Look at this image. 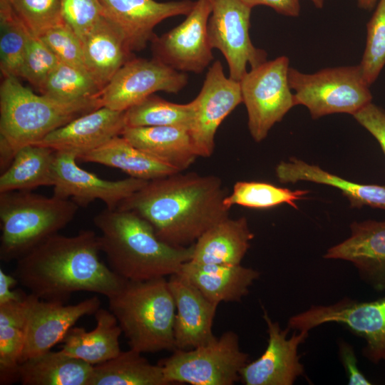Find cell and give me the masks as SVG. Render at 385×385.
Here are the masks:
<instances>
[{
  "mask_svg": "<svg viewBox=\"0 0 385 385\" xmlns=\"http://www.w3.org/2000/svg\"><path fill=\"white\" fill-rule=\"evenodd\" d=\"M226 196L219 177L179 172L148 181L116 209L138 214L165 243L187 247L229 217Z\"/></svg>",
  "mask_w": 385,
  "mask_h": 385,
  "instance_id": "6da1fadb",
  "label": "cell"
},
{
  "mask_svg": "<svg viewBox=\"0 0 385 385\" xmlns=\"http://www.w3.org/2000/svg\"><path fill=\"white\" fill-rule=\"evenodd\" d=\"M99 236L83 230L74 236L56 234L17 261L15 277L40 299L65 302L76 292L107 298L127 280L101 262Z\"/></svg>",
  "mask_w": 385,
  "mask_h": 385,
  "instance_id": "7a4b0ae2",
  "label": "cell"
},
{
  "mask_svg": "<svg viewBox=\"0 0 385 385\" xmlns=\"http://www.w3.org/2000/svg\"><path fill=\"white\" fill-rule=\"evenodd\" d=\"M101 232V251L108 267L128 281H144L178 273L191 260L194 244L174 247L160 240L153 227L130 210L106 208L93 218Z\"/></svg>",
  "mask_w": 385,
  "mask_h": 385,
  "instance_id": "3957f363",
  "label": "cell"
},
{
  "mask_svg": "<svg viewBox=\"0 0 385 385\" xmlns=\"http://www.w3.org/2000/svg\"><path fill=\"white\" fill-rule=\"evenodd\" d=\"M98 98L61 102L34 93L17 77H3L0 87L1 172L9 168L20 148L39 143L72 120L101 108Z\"/></svg>",
  "mask_w": 385,
  "mask_h": 385,
  "instance_id": "277c9868",
  "label": "cell"
},
{
  "mask_svg": "<svg viewBox=\"0 0 385 385\" xmlns=\"http://www.w3.org/2000/svg\"><path fill=\"white\" fill-rule=\"evenodd\" d=\"M108 299L130 349L141 354L175 349V304L165 277L127 280Z\"/></svg>",
  "mask_w": 385,
  "mask_h": 385,
  "instance_id": "5b68a950",
  "label": "cell"
},
{
  "mask_svg": "<svg viewBox=\"0 0 385 385\" xmlns=\"http://www.w3.org/2000/svg\"><path fill=\"white\" fill-rule=\"evenodd\" d=\"M79 206L31 191L0 193V259L18 260L69 224Z\"/></svg>",
  "mask_w": 385,
  "mask_h": 385,
  "instance_id": "8992f818",
  "label": "cell"
},
{
  "mask_svg": "<svg viewBox=\"0 0 385 385\" xmlns=\"http://www.w3.org/2000/svg\"><path fill=\"white\" fill-rule=\"evenodd\" d=\"M288 80L295 105L305 106L313 119L334 113L353 115L373 98L359 64L326 68L313 73L289 67Z\"/></svg>",
  "mask_w": 385,
  "mask_h": 385,
  "instance_id": "52a82bcc",
  "label": "cell"
},
{
  "mask_svg": "<svg viewBox=\"0 0 385 385\" xmlns=\"http://www.w3.org/2000/svg\"><path fill=\"white\" fill-rule=\"evenodd\" d=\"M173 351L160 363L168 385H232L240 380L241 370L249 358L233 331L225 332L205 345Z\"/></svg>",
  "mask_w": 385,
  "mask_h": 385,
  "instance_id": "ba28073f",
  "label": "cell"
},
{
  "mask_svg": "<svg viewBox=\"0 0 385 385\" xmlns=\"http://www.w3.org/2000/svg\"><path fill=\"white\" fill-rule=\"evenodd\" d=\"M289 67L288 57L281 56L250 68L240 81L248 129L255 142L262 141L296 106L288 80Z\"/></svg>",
  "mask_w": 385,
  "mask_h": 385,
  "instance_id": "9c48e42d",
  "label": "cell"
},
{
  "mask_svg": "<svg viewBox=\"0 0 385 385\" xmlns=\"http://www.w3.org/2000/svg\"><path fill=\"white\" fill-rule=\"evenodd\" d=\"M327 323H337L362 337V355L377 364L385 360V296L369 302L344 297L330 305H312L292 316L289 329L307 331Z\"/></svg>",
  "mask_w": 385,
  "mask_h": 385,
  "instance_id": "30bf717a",
  "label": "cell"
},
{
  "mask_svg": "<svg viewBox=\"0 0 385 385\" xmlns=\"http://www.w3.org/2000/svg\"><path fill=\"white\" fill-rule=\"evenodd\" d=\"M212 11L207 23L210 46L218 49L229 68V77L240 81L247 66L255 68L267 60V53L255 47L250 36L252 9L240 0H210Z\"/></svg>",
  "mask_w": 385,
  "mask_h": 385,
  "instance_id": "8fae6325",
  "label": "cell"
},
{
  "mask_svg": "<svg viewBox=\"0 0 385 385\" xmlns=\"http://www.w3.org/2000/svg\"><path fill=\"white\" fill-rule=\"evenodd\" d=\"M188 76L158 59L133 58L113 76L99 95L101 107L125 111L158 91L178 93Z\"/></svg>",
  "mask_w": 385,
  "mask_h": 385,
  "instance_id": "7c38bea8",
  "label": "cell"
},
{
  "mask_svg": "<svg viewBox=\"0 0 385 385\" xmlns=\"http://www.w3.org/2000/svg\"><path fill=\"white\" fill-rule=\"evenodd\" d=\"M210 0H197L192 11L179 25L151 40L153 57L180 72L200 73L213 60L207 23Z\"/></svg>",
  "mask_w": 385,
  "mask_h": 385,
  "instance_id": "4fadbf2b",
  "label": "cell"
},
{
  "mask_svg": "<svg viewBox=\"0 0 385 385\" xmlns=\"http://www.w3.org/2000/svg\"><path fill=\"white\" fill-rule=\"evenodd\" d=\"M76 155L56 152L53 168V195L71 200L79 207H86L96 200L108 209H116L125 199L142 188L147 180L129 177L108 180L80 168Z\"/></svg>",
  "mask_w": 385,
  "mask_h": 385,
  "instance_id": "5bb4252c",
  "label": "cell"
},
{
  "mask_svg": "<svg viewBox=\"0 0 385 385\" xmlns=\"http://www.w3.org/2000/svg\"><path fill=\"white\" fill-rule=\"evenodd\" d=\"M194 101L195 117L190 134L198 157L208 158L214 152L218 127L242 102L240 81L226 77L221 62L215 61Z\"/></svg>",
  "mask_w": 385,
  "mask_h": 385,
  "instance_id": "9a60e30c",
  "label": "cell"
},
{
  "mask_svg": "<svg viewBox=\"0 0 385 385\" xmlns=\"http://www.w3.org/2000/svg\"><path fill=\"white\" fill-rule=\"evenodd\" d=\"M263 319L268 334L267 346L258 359L247 362L242 368L240 380L246 385H292L304 372L298 349L308 337L309 332H295L287 338L290 329H282L265 309Z\"/></svg>",
  "mask_w": 385,
  "mask_h": 385,
  "instance_id": "2e32d148",
  "label": "cell"
},
{
  "mask_svg": "<svg viewBox=\"0 0 385 385\" xmlns=\"http://www.w3.org/2000/svg\"><path fill=\"white\" fill-rule=\"evenodd\" d=\"M100 306L97 297L67 305L62 302L40 299L30 294L26 341L20 364L50 351L63 342L80 318L94 314Z\"/></svg>",
  "mask_w": 385,
  "mask_h": 385,
  "instance_id": "e0dca14e",
  "label": "cell"
},
{
  "mask_svg": "<svg viewBox=\"0 0 385 385\" xmlns=\"http://www.w3.org/2000/svg\"><path fill=\"white\" fill-rule=\"evenodd\" d=\"M103 16L123 34L131 52L144 49L155 34L154 28L165 19L187 16L195 1L98 0Z\"/></svg>",
  "mask_w": 385,
  "mask_h": 385,
  "instance_id": "ac0fdd59",
  "label": "cell"
},
{
  "mask_svg": "<svg viewBox=\"0 0 385 385\" xmlns=\"http://www.w3.org/2000/svg\"><path fill=\"white\" fill-rule=\"evenodd\" d=\"M168 282L175 304V349H192L216 339L212 324L218 304L179 273L170 275Z\"/></svg>",
  "mask_w": 385,
  "mask_h": 385,
  "instance_id": "d6986e66",
  "label": "cell"
},
{
  "mask_svg": "<svg viewBox=\"0 0 385 385\" xmlns=\"http://www.w3.org/2000/svg\"><path fill=\"white\" fill-rule=\"evenodd\" d=\"M126 126L125 111L101 107L53 130L36 145L78 158L121 135Z\"/></svg>",
  "mask_w": 385,
  "mask_h": 385,
  "instance_id": "ffe728a7",
  "label": "cell"
},
{
  "mask_svg": "<svg viewBox=\"0 0 385 385\" xmlns=\"http://www.w3.org/2000/svg\"><path fill=\"white\" fill-rule=\"evenodd\" d=\"M351 235L324 255L349 262L362 280L377 292L385 291V220L353 222Z\"/></svg>",
  "mask_w": 385,
  "mask_h": 385,
  "instance_id": "44dd1931",
  "label": "cell"
},
{
  "mask_svg": "<svg viewBox=\"0 0 385 385\" xmlns=\"http://www.w3.org/2000/svg\"><path fill=\"white\" fill-rule=\"evenodd\" d=\"M178 273L217 304L240 302L260 274L241 265L201 264L190 260L184 263Z\"/></svg>",
  "mask_w": 385,
  "mask_h": 385,
  "instance_id": "7402d4cb",
  "label": "cell"
},
{
  "mask_svg": "<svg viewBox=\"0 0 385 385\" xmlns=\"http://www.w3.org/2000/svg\"><path fill=\"white\" fill-rule=\"evenodd\" d=\"M86 70L102 89L132 53L120 30L103 16L81 39Z\"/></svg>",
  "mask_w": 385,
  "mask_h": 385,
  "instance_id": "603a6c76",
  "label": "cell"
},
{
  "mask_svg": "<svg viewBox=\"0 0 385 385\" xmlns=\"http://www.w3.org/2000/svg\"><path fill=\"white\" fill-rule=\"evenodd\" d=\"M129 143L181 172L198 157L190 131L175 126L125 127L122 135Z\"/></svg>",
  "mask_w": 385,
  "mask_h": 385,
  "instance_id": "cb8c5ba5",
  "label": "cell"
},
{
  "mask_svg": "<svg viewBox=\"0 0 385 385\" xmlns=\"http://www.w3.org/2000/svg\"><path fill=\"white\" fill-rule=\"evenodd\" d=\"M275 173L282 183L307 181L336 188L347 197L353 207L369 206L385 210V185L347 180L297 158L281 161L276 166Z\"/></svg>",
  "mask_w": 385,
  "mask_h": 385,
  "instance_id": "d4e9b609",
  "label": "cell"
},
{
  "mask_svg": "<svg viewBox=\"0 0 385 385\" xmlns=\"http://www.w3.org/2000/svg\"><path fill=\"white\" fill-rule=\"evenodd\" d=\"M253 237L245 217H227L197 240L190 261L201 264L240 265Z\"/></svg>",
  "mask_w": 385,
  "mask_h": 385,
  "instance_id": "484cf974",
  "label": "cell"
},
{
  "mask_svg": "<svg viewBox=\"0 0 385 385\" xmlns=\"http://www.w3.org/2000/svg\"><path fill=\"white\" fill-rule=\"evenodd\" d=\"M96 327L87 332L84 328L71 327L64 339L61 351L91 365L107 361L120 353L119 338L122 330L114 314L99 308L94 314Z\"/></svg>",
  "mask_w": 385,
  "mask_h": 385,
  "instance_id": "4316f807",
  "label": "cell"
},
{
  "mask_svg": "<svg viewBox=\"0 0 385 385\" xmlns=\"http://www.w3.org/2000/svg\"><path fill=\"white\" fill-rule=\"evenodd\" d=\"M77 160L115 168L130 177L147 181L179 173L136 148L122 135L113 138L101 147L79 156Z\"/></svg>",
  "mask_w": 385,
  "mask_h": 385,
  "instance_id": "83f0119b",
  "label": "cell"
},
{
  "mask_svg": "<svg viewBox=\"0 0 385 385\" xmlns=\"http://www.w3.org/2000/svg\"><path fill=\"white\" fill-rule=\"evenodd\" d=\"M93 365L61 350L48 351L19 364L23 385H88Z\"/></svg>",
  "mask_w": 385,
  "mask_h": 385,
  "instance_id": "f1b7e54d",
  "label": "cell"
},
{
  "mask_svg": "<svg viewBox=\"0 0 385 385\" xmlns=\"http://www.w3.org/2000/svg\"><path fill=\"white\" fill-rule=\"evenodd\" d=\"M56 154L54 150L36 144L20 148L11 165L1 174L0 193L53 186Z\"/></svg>",
  "mask_w": 385,
  "mask_h": 385,
  "instance_id": "f546056e",
  "label": "cell"
},
{
  "mask_svg": "<svg viewBox=\"0 0 385 385\" xmlns=\"http://www.w3.org/2000/svg\"><path fill=\"white\" fill-rule=\"evenodd\" d=\"M30 294L21 301L0 304V384L19 381L24 348Z\"/></svg>",
  "mask_w": 385,
  "mask_h": 385,
  "instance_id": "4dcf8cb0",
  "label": "cell"
},
{
  "mask_svg": "<svg viewBox=\"0 0 385 385\" xmlns=\"http://www.w3.org/2000/svg\"><path fill=\"white\" fill-rule=\"evenodd\" d=\"M88 385H168L163 367L150 364L141 353L130 349L93 365Z\"/></svg>",
  "mask_w": 385,
  "mask_h": 385,
  "instance_id": "1f68e13d",
  "label": "cell"
},
{
  "mask_svg": "<svg viewBox=\"0 0 385 385\" xmlns=\"http://www.w3.org/2000/svg\"><path fill=\"white\" fill-rule=\"evenodd\" d=\"M195 117L194 100L186 104H178L155 94L125 111L128 127L175 126L190 131Z\"/></svg>",
  "mask_w": 385,
  "mask_h": 385,
  "instance_id": "d6a6232c",
  "label": "cell"
},
{
  "mask_svg": "<svg viewBox=\"0 0 385 385\" xmlns=\"http://www.w3.org/2000/svg\"><path fill=\"white\" fill-rule=\"evenodd\" d=\"M102 88L83 68L59 61L40 93L64 103L98 98Z\"/></svg>",
  "mask_w": 385,
  "mask_h": 385,
  "instance_id": "836d02e7",
  "label": "cell"
},
{
  "mask_svg": "<svg viewBox=\"0 0 385 385\" xmlns=\"http://www.w3.org/2000/svg\"><path fill=\"white\" fill-rule=\"evenodd\" d=\"M31 32L8 0H0V69L3 77L20 78Z\"/></svg>",
  "mask_w": 385,
  "mask_h": 385,
  "instance_id": "e575fe53",
  "label": "cell"
},
{
  "mask_svg": "<svg viewBox=\"0 0 385 385\" xmlns=\"http://www.w3.org/2000/svg\"><path fill=\"white\" fill-rule=\"evenodd\" d=\"M308 190H291L274 185L257 181H238L232 192L224 199L228 208L241 205L257 209H267L287 203L297 209L296 202L305 198Z\"/></svg>",
  "mask_w": 385,
  "mask_h": 385,
  "instance_id": "d590c367",
  "label": "cell"
},
{
  "mask_svg": "<svg viewBox=\"0 0 385 385\" xmlns=\"http://www.w3.org/2000/svg\"><path fill=\"white\" fill-rule=\"evenodd\" d=\"M362 77L370 86L385 66V0H379L366 24V41L359 64Z\"/></svg>",
  "mask_w": 385,
  "mask_h": 385,
  "instance_id": "8d00e7d4",
  "label": "cell"
},
{
  "mask_svg": "<svg viewBox=\"0 0 385 385\" xmlns=\"http://www.w3.org/2000/svg\"><path fill=\"white\" fill-rule=\"evenodd\" d=\"M27 29L40 36L46 30L65 22L62 0H8Z\"/></svg>",
  "mask_w": 385,
  "mask_h": 385,
  "instance_id": "74e56055",
  "label": "cell"
},
{
  "mask_svg": "<svg viewBox=\"0 0 385 385\" xmlns=\"http://www.w3.org/2000/svg\"><path fill=\"white\" fill-rule=\"evenodd\" d=\"M59 61L39 36L31 34L20 78L26 80L40 91Z\"/></svg>",
  "mask_w": 385,
  "mask_h": 385,
  "instance_id": "f35d334b",
  "label": "cell"
},
{
  "mask_svg": "<svg viewBox=\"0 0 385 385\" xmlns=\"http://www.w3.org/2000/svg\"><path fill=\"white\" fill-rule=\"evenodd\" d=\"M39 37L60 61L86 69L81 41L66 22L46 30Z\"/></svg>",
  "mask_w": 385,
  "mask_h": 385,
  "instance_id": "ab89813d",
  "label": "cell"
},
{
  "mask_svg": "<svg viewBox=\"0 0 385 385\" xmlns=\"http://www.w3.org/2000/svg\"><path fill=\"white\" fill-rule=\"evenodd\" d=\"M62 13L81 41L104 16L98 0H62Z\"/></svg>",
  "mask_w": 385,
  "mask_h": 385,
  "instance_id": "60d3db41",
  "label": "cell"
},
{
  "mask_svg": "<svg viewBox=\"0 0 385 385\" xmlns=\"http://www.w3.org/2000/svg\"><path fill=\"white\" fill-rule=\"evenodd\" d=\"M353 117L374 137L385 155V111L371 102Z\"/></svg>",
  "mask_w": 385,
  "mask_h": 385,
  "instance_id": "b9f144b4",
  "label": "cell"
},
{
  "mask_svg": "<svg viewBox=\"0 0 385 385\" xmlns=\"http://www.w3.org/2000/svg\"><path fill=\"white\" fill-rule=\"evenodd\" d=\"M338 345L339 355L346 372L349 384H371L358 368L357 360L353 346L342 339L338 343Z\"/></svg>",
  "mask_w": 385,
  "mask_h": 385,
  "instance_id": "7bdbcfd3",
  "label": "cell"
},
{
  "mask_svg": "<svg viewBox=\"0 0 385 385\" xmlns=\"http://www.w3.org/2000/svg\"><path fill=\"white\" fill-rule=\"evenodd\" d=\"M248 7L252 9L259 5L267 6L277 13L289 17H297L300 13L299 0H240Z\"/></svg>",
  "mask_w": 385,
  "mask_h": 385,
  "instance_id": "ee69618b",
  "label": "cell"
},
{
  "mask_svg": "<svg viewBox=\"0 0 385 385\" xmlns=\"http://www.w3.org/2000/svg\"><path fill=\"white\" fill-rule=\"evenodd\" d=\"M19 282L16 277L8 274L0 269V304L23 300L27 294L12 288Z\"/></svg>",
  "mask_w": 385,
  "mask_h": 385,
  "instance_id": "f6af8a7d",
  "label": "cell"
},
{
  "mask_svg": "<svg viewBox=\"0 0 385 385\" xmlns=\"http://www.w3.org/2000/svg\"><path fill=\"white\" fill-rule=\"evenodd\" d=\"M379 0H356L357 6L364 10L370 11L375 8Z\"/></svg>",
  "mask_w": 385,
  "mask_h": 385,
  "instance_id": "bcb514c9",
  "label": "cell"
},
{
  "mask_svg": "<svg viewBox=\"0 0 385 385\" xmlns=\"http://www.w3.org/2000/svg\"><path fill=\"white\" fill-rule=\"evenodd\" d=\"M317 9H322L324 4V0H310Z\"/></svg>",
  "mask_w": 385,
  "mask_h": 385,
  "instance_id": "7dc6e473",
  "label": "cell"
}]
</instances>
